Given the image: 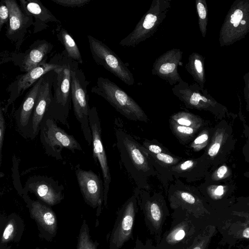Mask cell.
<instances>
[{
  "mask_svg": "<svg viewBox=\"0 0 249 249\" xmlns=\"http://www.w3.org/2000/svg\"><path fill=\"white\" fill-rule=\"evenodd\" d=\"M172 218L170 228L162 234L157 246L169 249H187L199 233L194 222L197 217L178 208L174 210Z\"/></svg>",
  "mask_w": 249,
  "mask_h": 249,
  "instance_id": "7",
  "label": "cell"
},
{
  "mask_svg": "<svg viewBox=\"0 0 249 249\" xmlns=\"http://www.w3.org/2000/svg\"><path fill=\"white\" fill-rule=\"evenodd\" d=\"M91 92L105 99L127 119L146 123L149 119L139 104L123 89L108 78H98Z\"/></svg>",
  "mask_w": 249,
  "mask_h": 249,
  "instance_id": "3",
  "label": "cell"
},
{
  "mask_svg": "<svg viewBox=\"0 0 249 249\" xmlns=\"http://www.w3.org/2000/svg\"><path fill=\"white\" fill-rule=\"evenodd\" d=\"M205 58L196 52H193L188 57V60L185 68L192 76L194 81L201 88L204 89L206 82L205 71Z\"/></svg>",
  "mask_w": 249,
  "mask_h": 249,
  "instance_id": "27",
  "label": "cell"
},
{
  "mask_svg": "<svg viewBox=\"0 0 249 249\" xmlns=\"http://www.w3.org/2000/svg\"><path fill=\"white\" fill-rule=\"evenodd\" d=\"M9 20V11L4 0H1L0 6V30L4 24L7 23Z\"/></svg>",
  "mask_w": 249,
  "mask_h": 249,
  "instance_id": "38",
  "label": "cell"
},
{
  "mask_svg": "<svg viewBox=\"0 0 249 249\" xmlns=\"http://www.w3.org/2000/svg\"><path fill=\"white\" fill-rule=\"evenodd\" d=\"M93 59L128 86L135 83L132 73L120 58L106 44L90 36H87Z\"/></svg>",
  "mask_w": 249,
  "mask_h": 249,
  "instance_id": "10",
  "label": "cell"
},
{
  "mask_svg": "<svg viewBox=\"0 0 249 249\" xmlns=\"http://www.w3.org/2000/svg\"><path fill=\"white\" fill-rule=\"evenodd\" d=\"M40 139L46 153L57 160L62 159L63 148L71 151H82L80 143L74 137L59 127L52 117L45 115L40 128Z\"/></svg>",
  "mask_w": 249,
  "mask_h": 249,
  "instance_id": "9",
  "label": "cell"
},
{
  "mask_svg": "<svg viewBox=\"0 0 249 249\" xmlns=\"http://www.w3.org/2000/svg\"><path fill=\"white\" fill-rule=\"evenodd\" d=\"M158 249H169L165 247H160L159 246H157Z\"/></svg>",
  "mask_w": 249,
  "mask_h": 249,
  "instance_id": "46",
  "label": "cell"
},
{
  "mask_svg": "<svg viewBox=\"0 0 249 249\" xmlns=\"http://www.w3.org/2000/svg\"><path fill=\"white\" fill-rule=\"evenodd\" d=\"M249 226V218H248L247 220L245 222L244 224H243V226Z\"/></svg>",
  "mask_w": 249,
  "mask_h": 249,
  "instance_id": "45",
  "label": "cell"
},
{
  "mask_svg": "<svg viewBox=\"0 0 249 249\" xmlns=\"http://www.w3.org/2000/svg\"><path fill=\"white\" fill-rule=\"evenodd\" d=\"M172 91L185 106L189 108L214 110L224 108L196 83L192 84L182 80L174 85Z\"/></svg>",
  "mask_w": 249,
  "mask_h": 249,
  "instance_id": "13",
  "label": "cell"
},
{
  "mask_svg": "<svg viewBox=\"0 0 249 249\" xmlns=\"http://www.w3.org/2000/svg\"><path fill=\"white\" fill-rule=\"evenodd\" d=\"M198 27L202 37L206 36L208 25V7L205 0H196Z\"/></svg>",
  "mask_w": 249,
  "mask_h": 249,
  "instance_id": "31",
  "label": "cell"
},
{
  "mask_svg": "<svg viewBox=\"0 0 249 249\" xmlns=\"http://www.w3.org/2000/svg\"><path fill=\"white\" fill-rule=\"evenodd\" d=\"M138 204L134 194L118 210L109 239V249H120L132 238Z\"/></svg>",
  "mask_w": 249,
  "mask_h": 249,
  "instance_id": "11",
  "label": "cell"
},
{
  "mask_svg": "<svg viewBox=\"0 0 249 249\" xmlns=\"http://www.w3.org/2000/svg\"><path fill=\"white\" fill-rule=\"evenodd\" d=\"M169 121L182 126L199 127L200 119L195 114L186 111H180L172 114Z\"/></svg>",
  "mask_w": 249,
  "mask_h": 249,
  "instance_id": "29",
  "label": "cell"
},
{
  "mask_svg": "<svg viewBox=\"0 0 249 249\" xmlns=\"http://www.w3.org/2000/svg\"><path fill=\"white\" fill-rule=\"evenodd\" d=\"M134 249H158V248L157 245H154L152 240L147 239L143 242L137 237Z\"/></svg>",
  "mask_w": 249,
  "mask_h": 249,
  "instance_id": "40",
  "label": "cell"
},
{
  "mask_svg": "<svg viewBox=\"0 0 249 249\" xmlns=\"http://www.w3.org/2000/svg\"><path fill=\"white\" fill-rule=\"evenodd\" d=\"M142 145L148 152L153 154L162 153H170V151L161 143L155 140L144 139Z\"/></svg>",
  "mask_w": 249,
  "mask_h": 249,
  "instance_id": "34",
  "label": "cell"
},
{
  "mask_svg": "<svg viewBox=\"0 0 249 249\" xmlns=\"http://www.w3.org/2000/svg\"><path fill=\"white\" fill-rule=\"evenodd\" d=\"M54 70L43 76V81L36 100L31 118L29 138L34 139L40 132V125L53 98Z\"/></svg>",
  "mask_w": 249,
  "mask_h": 249,
  "instance_id": "17",
  "label": "cell"
},
{
  "mask_svg": "<svg viewBox=\"0 0 249 249\" xmlns=\"http://www.w3.org/2000/svg\"><path fill=\"white\" fill-rule=\"evenodd\" d=\"M55 32L57 39L64 47L62 52L68 57L83 64V61L78 46L69 33L60 23H57Z\"/></svg>",
  "mask_w": 249,
  "mask_h": 249,
  "instance_id": "26",
  "label": "cell"
},
{
  "mask_svg": "<svg viewBox=\"0 0 249 249\" xmlns=\"http://www.w3.org/2000/svg\"><path fill=\"white\" fill-rule=\"evenodd\" d=\"M89 120L92 134L93 159L95 162H99L102 171L104 183V202L106 206L111 182V175L102 140L101 122L96 107H91Z\"/></svg>",
  "mask_w": 249,
  "mask_h": 249,
  "instance_id": "15",
  "label": "cell"
},
{
  "mask_svg": "<svg viewBox=\"0 0 249 249\" xmlns=\"http://www.w3.org/2000/svg\"><path fill=\"white\" fill-rule=\"evenodd\" d=\"M241 236L245 238H249V227H247L243 230L241 233Z\"/></svg>",
  "mask_w": 249,
  "mask_h": 249,
  "instance_id": "44",
  "label": "cell"
},
{
  "mask_svg": "<svg viewBox=\"0 0 249 249\" xmlns=\"http://www.w3.org/2000/svg\"><path fill=\"white\" fill-rule=\"evenodd\" d=\"M47 58L34 69L16 77L7 88L9 96L4 108L5 110L45 73L60 66L58 53L54 55L49 62H47Z\"/></svg>",
  "mask_w": 249,
  "mask_h": 249,
  "instance_id": "14",
  "label": "cell"
},
{
  "mask_svg": "<svg viewBox=\"0 0 249 249\" xmlns=\"http://www.w3.org/2000/svg\"><path fill=\"white\" fill-rule=\"evenodd\" d=\"M51 1L64 7L80 8L87 4L91 0H51Z\"/></svg>",
  "mask_w": 249,
  "mask_h": 249,
  "instance_id": "35",
  "label": "cell"
},
{
  "mask_svg": "<svg viewBox=\"0 0 249 249\" xmlns=\"http://www.w3.org/2000/svg\"><path fill=\"white\" fill-rule=\"evenodd\" d=\"M167 198L173 210L179 208L197 218L204 215L203 204L195 189L179 179H176L169 185L167 189Z\"/></svg>",
  "mask_w": 249,
  "mask_h": 249,
  "instance_id": "12",
  "label": "cell"
},
{
  "mask_svg": "<svg viewBox=\"0 0 249 249\" xmlns=\"http://www.w3.org/2000/svg\"><path fill=\"white\" fill-rule=\"evenodd\" d=\"M215 231L213 226H209L199 232L187 249H207Z\"/></svg>",
  "mask_w": 249,
  "mask_h": 249,
  "instance_id": "30",
  "label": "cell"
},
{
  "mask_svg": "<svg viewBox=\"0 0 249 249\" xmlns=\"http://www.w3.org/2000/svg\"><path fill=\"white\" fill-rule=\"evenodd\" d=\"M169 127L174 136L183 145L187 144L193 138L199 127L182 126L169 121Z\"/></svg>",
  "mask_w": 249,
  "mask_h": 249,
  "instance_id": "28",
  "label": "cell"
},
{
  "mask_svg": "<svg viewBox=\"0 0 249 249\" xmlns=\"http://www.w3.org/2000/svg\"><path fill=\"white\" fill-rule=\"evenodd\" d=\"M220 147L219 142H216L213 143L211 146L209 148L208 151V154L210 157H213L218 153Z\"/></svg>",
  "mask_w": 249,
  "mask_h": 249,
  "instance_id": "41",
  "label": "cell"
},
{
  "mask_svg": "<svg viewBox=\"0 0 249 249\" xmlns=\"http://www.w3.org/2000/svg\"><path fill=\"white\" fill-rule=\"evenodd\" d=\"M15 222L13 219H11L9 221L3 231L1 236V242L6 243L12 240L15 234Z\"/></svg>",
  "mask_w": 249,
  "mask_h": 249,
  "instance_id": "36",
  "label": "cell"
},
{
  "mask_svg": "<svg viewBox=\"0 0 249 249\" xmlns=\"http://www.w3.org/2000/svg\"><path fill=\"white\" fill-rule=\"evenodd\" d=\"M216 249H221L219 248H217Z\"/></svg>",
  "mask_w": 249,
  "mask_h": 249,
  "instance_id": "47",
  "label": "cell"
},
{
  "mask_svg": "<svg viewBox=\"0 0 249 249\" xmlns=\"http://www.w3.org/2000/svg\"><path fill=\"white\" fill-rule=\"evenodd\" d=\"M58 54L60 66L54 70L53 98L45 115L69 128L68 119L72 102L71 70L77 62L63 52Z\"/></svg>",
  "mask_w": 249,
  "mask_h": 249,
  "instance_id": "2",
  "label": "cell"
},
{
  "mask_svg": "<svg viewBox=\"0 0 249 249\" xmlns=\"http://www.w3.org/2000/svg\"><path fill=\"white\" fill-rule=\"evenodd\" d=\"M200 161L196 159H184L173 166L171 171L174 178H184L188 182L195 181L199 176Z\"/></svg>",
  "mask_w": 249,
  "mask_h": 249,
  "instance_id": "25",
  "label": "cell"
},
{
  "mask_svg": "<svg viewBox=\"0 0 249 249\" xmlns=\"http://www.w3.org/2000/svg\"><path fill=\"white\" fill-rule=\"evenodd\" d=\"M30 212L34 218L50 233H55L57 221L55 213L49 207L37 201H31Z\"/></svg>",
  "mask_w": 249,
  "mask_h": 249,
  "instance_id": "24",
  "label": "cell"
},
{
  "mask_svg": "<svg viewBox=\"0 0 249 249\" xmlns=\"http://www.w3.org/2000/svg\"><path fill=\"white\" fill-rule=\"evenodd\" d=\"M53 48V45L45 39L35 41L24 53L12 54V61L19 67L20 71L28 72L37 67L45 59Z\"/></svg>",
  "mask_w": 249,
  "mask_h": 249,
  "instance_id": "21",
  "label": "cell"
},
{
  "mask_svg": "<svg viewBox=\"0 0 249 249\" xmlns=\"http://www.w3.org/2000/svg\"><path fill=\"white\" fill-rule=\"evenodd\" d=\"M77 62L71 70V95L74 115L80 124L83 136L89 145L92 144V134L89 124L90 108L89 104L87 87L90 82L87 79Z\"/></svg>",
  "mask_w": 249,
  "mask_h": 249,
  "instance_id": "8",
  "label": "cell"
},
{
  "mask_svg": "<svg viewBox=\"0 0 249 249\" xmlns=\"http://www.w3.org/2000/svg\"><path fill=\"white\" fill-rule=\"evenodd\" d=\"M249 33V0H235L221 25L219 42L227 47L245 38Z\"/></svg>",
  "mask_w": 249,
  "mask_h": 249,
  "instance_id": "6",
  "label": "cell"
},
{
  "mask_svg": "<svg viewBox=\"0 0 249 249\" xmlns=\"http://www.w3.org/2000/svg\"><path fill=\"white\" fill-rule=\"evenodd\" d=\"M43 76L31 88L15 113L18 128L25 138H29L30 122L37 96L43 81Z\"/></svg>",
  "mask_w": 249,
  "mask_h": 249,
  "instance_id": "22",
  "label": "cell"
},
{
  "mask_svg": "<svg viewBox=\"0 0 249 249\" xmlns=\"http://www.w3.org/2000/svg\"><path fill=\"white\" fill-rule=\"evenodd\" d=\"M207 249H209L208 248H207Z\"/></svg>",
  "mask_w": 249,
  "mask_h": 249,
  "instance_id": "48",
  "label": "cell"
},
{
  "mask_svg": "<svg viewBox=\"0 0 249 249\" xmlns=\"http://www.w3.org/2000/svg\"><path fill=\"white\" fill-rule=\"evenodd\" d=\"M24 190L34 193L40 200L49 205L59 203L63 198V187L52 178L35 176L25 183Z\"/></svg>",
  "mask_w": 249,
  "mask_h": 249,
  "instance_id": "20",
  "label": "cell"
},
{
  "mask_svg": "<svg viewBox=\"0 0 249 249\" xmlns=\"http://www.w3.org/2000/svg\"><path fill=\"white\" fill-rule=\"evenodd\" d=\"M5 121L3 115L2 109H0V163H1L2 159V149L3 146L4 137L5 131Z\"/></svg>",
  "mask_w": 249,
  "mask_h": 249,
  "instance_id": "39",
  "label": "cell"
},
{
  "mask_svg": "<svg viewBox=\"0 0 249 249\" xmlns=\"http://www.w3.org/2000/svg\"><path fill=\"white\" fill-rule=\"evenodd\" d=\"M116 145L121 161L137 186L149 191L148 180L156 172L143 147L121 128L115 129Z\"/></svg>",
  "mask_w": 249,
  "mask_h": 249,
  "instance_id": "1",
  "label": "cell"
},
{
  "mask_svg": "<svg viewBox=\"0 0 249 249\" xmlns=\"http://www.w3.org/2000/svg\"><path fill=\"white\" fill-rule=\"evenodd\" d=\"M171 6V0H153L148 10L134 30L120 41L119 45L124 47H135L153 36L165 18Z\"/></svg>",
  "mask_w": 249,
  "mask_h": 249,
  "instance_id": "5",
  "label": "cell"
},
{
  "mask_svg": "<svg viewBox=\"0 0 249 249\" xmlns=\"http://www.w3.org/2000/svg\"><path fill=\"white\" fill-rule=\"evenodd\" d=\"M224 193V188L222 186H218L214 190V193L217 196H221Z\"/></svg>",
  "mask_w": 249,
  "mask_h": 249,
  "instance_id": "43",
  "label": "cell"
},
{
  "mask_svg": "<svg viewBox=\"0 0 249 249\" xmlns=\"http://www.w3.org/2000/svg\"><path fill=\"white\" fill-rule=\"evenodd\" d=\"M9 11V20L6 25L5 36L18 51L28 29L34 25L33 18L24 12L16 0H4Z\"/></svg>",
  "mask_w": 249,
  "mask_h": 249,
  "instance_id": "16",
  "label": "cell"
},
{
  "mask_svg": "<svg viewBox=\"0 0 249 249\" xmlns=\"http://www.w3.org/2000/svg\"><path fill=\"white\" fill-rule=\"evenodd\" d=\"M227 171V168L226 166L223 165L220 167L217 172V176L219 178H222Z\"/></svg>",
  "mask_w": 249,
  "mask_h": 249,
  "instance_id": "42",
  "label": "cell"
},
{
  "mask_svg": "<svg viewBox=\"0 0 249 249\" xmlns=\"http://www.w3.org/2000/svg\"><path fill=\"white\" fill-rule=\"evenodd\" d=\"M77 182L85 202L93 208L101 206L104 201V183L91 170H84L77 165L75 168Z\"/></svg>",
  "mask_w": 249,
  "mask_h": 249,
  "instance_id": "18",
  "label": "cell"
},
{
  "mask_svg": "<svg viewBox=\"0 0 249 249\" xmlns=\"http://www.w3.org/2000/svg\"><path fill=\"white\" fill-rule=\"evenodd\" d=\"M134 194L143 214L146 226L158 245L162 236L164 224L170 215L165 199L160 193H151L144 189L136 188Z\"/></svg>",
  "mask_w": 249,
  "mask_h": 249,
  "instance_id": "4",
  "label": "cell"
},
{
  "mask_svg": "<svg viewBox=\"0 0 249 249\" xmlns=\"http://www.w3.org/2000/svg\"><path fill=\"white\" fill-rule=\"evenodd\" d=\"M20 6L27 15L34 19L33 33L36 34L49 27V22L60 23L59 19L39 0H20Z\"/></svg>",
  "mask_w": 249,
  "mask_h": 249,
  "instance_id": "23",
  "label": "cell"
},
{
  "mask_svg": "<svg viewBox=\"0 0 249 249\" xmlns=\"http://www.w3.org/2000/svg\"><path fill=\"white\" fill-rule=\"evenodd\" d=\"M97 246L91 239L88 225L84 222L80 231L77 249H97Z\"/></svg>",
  "mask_w": 249,
  "mask_h": 249,
  "instance_id": "33",
  "label": "cell"
},
{
  "mask_svg": "<svg viewBox=\"0 0 249 249\" xmlns=\"http://www.w3.org/2000/svg\"><path fill=\"white\" fill-rule=\"evenodd\" d=\"M183 52L179 49L173 48L160 55L154 61L153 75L166 81L171 86H174L182 80L178 72V67L182 65Z\"/></svg>",
  "mask_w": 249,
  "mask_h": 249,
  "instance_id": "19",
  "label": "cell"
},
{
  "mask_svg": "<svg viewBox=\"0 0 249 249\" xmlns=\"http://www.w3.org/2000/svg\"><path fill=\"white\" fill-rule=\"evenodd\" d=\"M145 150L151 158L160 164L170 169L183 160L182 157L177 156L171 152L153 154L148 152L145 149Z\"/></svg>",
  "mask_w": 249,
  "mask_h": 249,
  "instance_id": "32",
  "label": "cell"
},
{
  "mask_svg": "<svg viewBox=\"0 0 249 249\" xmlns=\"http://www.w3.org/2000/svg\"><path fill=\"white\" fill-rule=\"evenodd\" d=\"M208 139V134L206 133H202L192 141L190 145V147L193 150H199L203 147V144L207 141Z\"/></svg>",
  "mask_w": 249,
  "mask_h": 249,
  "instance_id": "37",
  "label": "cell"
}]
</instances>
